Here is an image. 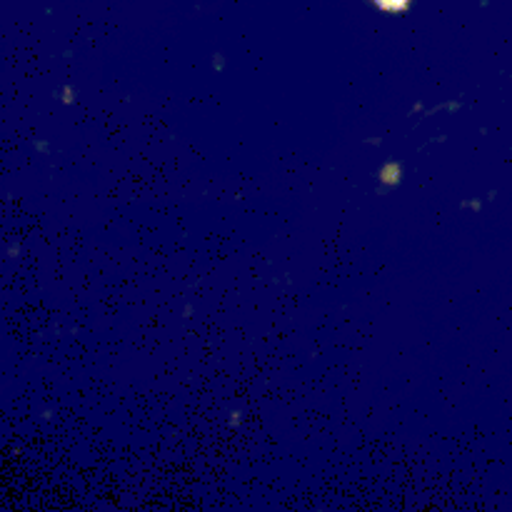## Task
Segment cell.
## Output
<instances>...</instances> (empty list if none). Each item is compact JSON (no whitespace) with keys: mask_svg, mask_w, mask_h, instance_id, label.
<instances>
[{"mask_svg":"<svg viewBox=\"0 0 512 512\" xmlns=\"http://www.w3.org/2000/svg\"><path fill=\"white\" fill-rule=\"evenodd\" d=\"M378 3H383L385 8H400V5H405V0H378Z\"/></svg>","mask_w":512,"mask_h":512,"instance_id":"cell-1","label":"cell"}]
</instances>
